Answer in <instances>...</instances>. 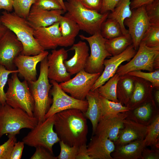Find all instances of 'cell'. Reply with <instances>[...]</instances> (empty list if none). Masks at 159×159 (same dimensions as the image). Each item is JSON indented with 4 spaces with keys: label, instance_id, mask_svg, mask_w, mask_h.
I'll return each instance as SVG.
<instances>
[{
    "label": "cell",
    "instance_id": "6da1fadb",
    "mask_svg": "<svg viewBox=\"0 0 159 159\" xmlns=\"http://www.w3.org/2000/svg\"><path fill=\"white\" fill-rule=\"evenodd\" d=\"M83 112L67 110L55 114L54 127L60 140L71 146L86 144L88 127Z\"/></svg>",
    "mask_w": 159,
    "mask_h": 159
},
{
    "label": "cell",
    "instance_id": "7a4b0ae2",
    "mask_svg": "<svg viewBox=\"0 0 159 159\" xmlns=\"http://www.w3.org/2000/svg\"><path fill=\"white\" fill-rule=\"evenodd\" d=\"M0 19L14 33L22 44L23 49L21 54L34 56L44 51L35 39L34 36L35 29L26 19L18 16L14 12L11 13L4 11L2 12Z\"/></svg>",
    "mask_w": 159,
    "mask_h": 159
},
{
    "label": "cell",
    "instance_id": "3957f363",
    "mask_svg": "<svg viewBox=\"0 0 159 159\" xmlns=\"http://www.w3.org/2000/svg\"><path fill=\"white\" fill-rule=\"evenodd\" d=\"M64 4L67 12L64 16L76 22L80 30L91 35L100 32L102 25L109 13L102 14L87 9L79 0H67Z\"/></svg>",
    "mask_w": 159,
    "mask_h": 159
},
{
    "label": "cell",
    "instance_id": "277c9868",
    "mask_svg": "<svg viewBox=\"0 0 159 159\" xmlns=\"http://www.w3.org/2000/svg\"><path fill=\"white\" fill-rule=\"evenodd\" d=\"M39 76L36 81L28 82L34 101V116L38 123L45 120V115L52 103V99L49 96L52 85L48 77L47 57L40 62Z\"/></svg>",
    "mask_w": 159,
    "mask_h": 159
},
{
    "label": "cell",
    "instance_id": "5b68a950",
    "mask_svg": "<svg viewBox=\"0 0 159 159\" xmlns=\"http://www.w3.org/2000/svg\"><path fill=\"white\" fill-rule=\"evenodd\" d=\"M37 119L20 109L13 108L6 103L0 104V137L5 134L16 135L23 128H33Z\"/></svg>",
    "mask_w": 159,
    "mask_h": 159
},
{
    "label": "cell",
    "instance_id": "8992f818",
    "mask_svg": "<svg viewBox=\"0 0 159 159\" xmlns=\"http://www.w3.org/2000/svg\"><path fill=\"white\" fill-rule=\"evenodd\" d=\"M17 73L11 74L7 81L8 87L5 92L6 103L11 107L20 109L30 116L34 117V101L28 82L21 81Z\"/></svg>",
    "mask_w": 159,
    "mask_h": 159
},
{
    "label": "cell",
    "instance_id": "52a82bcc",
    "mask_svg": "<svg viewBox=\"0 0 159 159\" xmlns=\"http://www.w3.org/2000/svg\"><path fill=\"white\" fill-rule=\"evenodd\" d=\"M159 68V48L148 47L141 42L133 57L127 63L119 66L116 73L121 76L135 70L152 72Z\"/></svg>",
    "mask_w": 159,
    "mask_h": 159
},
{
    "label": "cell",
    "instance_id": "ba28073f",
    "mask_svg": "<svg viewBox=\"0 0 159 159\" xmlns=\"http://www.w3.org/2000/svg\"><path fill=\"white\" fill-rule=\"evenodd\" d=\"M55 115L37 125L22 139L25 144L36 147H43L53 153V146L60 140L54 130Z\"/></svg>",
    "mask_w": 159,
    "mask_h": 159
},
{
    "label": "cell",
    "instance_id": "9c48e42d",
    "mask_svg": "<svg viewBox=\"0 0 159 159\" xmlns=\"http://www.w3.org/2000/svg\"><path fill=\"white\" fill-rule=\"evenodd\" d=\"M79 36L82 40L88 42L90 49L85 70L90 73H102L104 68V61L107 57L112 56L106 49V39L102 36L100 32H97L90 37L82 34Z\"/></svg>",
    "mask_w": 159,
    "mask_h": 159
},
{
    "label": "cell",
    "instance_id": "30bf717a",
    "mask_svg": "<svg viewBox=\"0 0 159 159\" xmlns=\"http://www.w3.org/2000/svg\"><path fill=\"white\" fill-rule=\"evenodd\" d=\"M50 83L52 85L50 90L52 103L45 115V119L58 112L69 109H78L83 113L86 112L88 106L87 100H78L68 95L55 81L50 80Z\"/></svg>",
    "mask_w": 159,
    "mask_h": 159
},
{
    "label": "cell",
    "instance_id": "8fae6325",
    "mask_svg": "<svg viewBox=\"0 0 159 159\" xmlns=\"http://www.w3.org/2000/svg\"><path fill=\"white\" fill-rule=\"evenodd\" d=\"M101 73H90L83 70L76 74L72 79L60 83L59 85L65 92L73 97L85 100L86 96Z\"/></svg>",
    "mask_w": 159,
    "mask_h": 159
},
{
    "label": "cell",
    "instance_id": "7c38bea8",
    "mask_svg": "<svg viewBox=\"0 0 159 159\" xmlns=\"http://www.w3.org/2000/svg\"><path fill=\"white\" fill-rule=\"evenodd\" d=\"M23 46L14 33L9 29L0 39V65L8 70H15V58L21 53Z\"/></svg>",
    "mask_w": 159,
    "mask_h": 159
},
{
    "label": "cell",
    "instance_id": "4fadbf2b",
    "mask_svg": "<svg viewBox=\"0 0 159 159\" xmlns=\"http://www.w3.org/2000/svg\"><path fill=\"white\" fill-rule=\"evenodd\" d=\"M133 10L131 16L125 20L124 24L128 28V33L131 38L133 47L136 50L145 33L150 25L145 6Z\"/></svg>",
    "mask_w": 159,
    "mask_h": 159
},
{
    "label": "cell",
    "instance_id": "5bb4252c",
    "mask_svg": "<svg viewBox=\"0 0 159 159\" xmlns=\"http://www.w3.org/2000/svg\"><path fill=\"white\" fill-rule=\"evenodd\" d=\"M68 57V50L63 48L53 49L49 54L47 56L49 79L62 83L71 79L64 63Z\"/></svg>",
    "mask_w": 159,
    "mask_h": 159
},
{
    "label": "cell",
    "instance_id": "9a60e30c",
    "mask_svg": "<svg viewBox=\"0 0 159 159\" xmlns=\"http://www.w3.org/2000/svg\"><path fill=\"white\" fill-rule=\"evenodd\" d=\"M136 52L132 44L120 54L105 59L103 62L104 70L93 85L91 91L95 90L104 85L116 73L121 64L124 62L129 61Z\"/></svg>",
    "mask_w": 159,
    "mask_h": 159
},
{
    "label": "cell",
    "instance_id": "2e32d148",
    "mask_svg": "<svg viewBox=\"0 0 159 159\" xmlns=\"http://www.w3.org/2000/svg\"><path fill=\"white\" fill-rule=\"evenodd\" d=\"M129 112L101 118L97 124L94 135L105 136L113 142L116 141L118 138L120 130L124 127V120L130 115Z\"/></svg>",
    "mask_w": 159,
    "mask_h": 159
},
{
    "label": "cell",
    "instance_id": "e0dca14e",
    "mask_svg": "<svg viewBox=\"0 0 159 159\" xmlns=\"http://www.w3.org/2000/svg\"><path fill=\"white\" fill-rule=\"evenodd\" d=\"M148 125L138 122L133 118H130L128 116L124 121V127L120 130L117 140L114 142L115 147L135 140L144 139Z\"/></svg>",
    "mask_w": 159,
    "mask_h": 159
},
{
    "label": "cell",
    "instance_id": "ac0fdd59",
    "mask_svg": "<svg viewBox=\"0 0 159 159\" xmlns=\"http://www.w3.org/2000/svg\"><path fill=\"white\" fill-rule=\"evenodd\" d=\"M44 50L34 56H28L21 54L18 55L14 60V64L19 75L28 82L36 81L37 75L36 66L49 54Z\"/></svg>",
    "mask_w": 159,
    "mask_h": 159
},
{
    "label": "cell",
    "instance_id": "d6986e66",
    "mask_svg": "<svg viewBox=\"0 0 159 159\" xmlns=\"http://www.w3.org/2000/svg\"><path fill=\"white\" fill-rule=\"evenodd\" d=\"M64 13L62 10H47L32 5L26 19L35 29L39 27L49 26L59 22Z\"/></svg>",
    "mask_w": 159,
    "mask_h": 159
},
{
    "label": "cell",
    "instance_id": "ffe728a7",
    "mask_svg": "<svg viewBox=\"0 0 159 159\" xmlns=\"http://www.w3.org/2000/svg\"><path fill=\"white\" fill-rule=\"evenodd\" d=\"M34 36L44 50L56 49L60 45L61 34L59 22L49 26L35 29Z\"/></svg>",
    "mask_w": 159,
    "mask_h": 159
},
{
    "label": "cell",
    "instance_id": "44dd1931",
    "mask_svg": "<svg viewBox=\"0 0 159 159\" xmlns=\"http://www.w3.org/2000/svg\"><path fill=\"white\" fill-rule=\"evenodd\" d=\"M69 50L74 51V54L70 59L65 60L64 63L67 71L72 75L85 69L89 55V47L85 42L80 41Z\"/></svg>",
    "mask_w": 159,
    "mask_h": 159
},
{
    "label": "cell",
    "instance_id": "7402d4cb",
    "mask_svg": "<svg viewBox=\"0 0 159 159\" xmlns=\"http://www.w3.org/2000/svg\"><path fill=\"white\" fill-rule=\"evenodd\" d=\"M114 142L101 135H92L87 145V152L92 159H113L111 153L115 149Z\"/></svg>",
    "mask_w": 159,
    "mask_h": 159
},
{
    "label": "cell",
    "instance_id": "603a6c76",
    "mask_svg": "<svg viewBox=\"0 0 159 159\" xmlns=\"http://www.w3.org/2000/svg\"><path fill=\"white\" fill-rule=\"evenodd\" d=\"M145 147L144 139L136 140L115 147L111 155L113 159H142Z\"/></svg>",
    "mask_w": 159,
    "mask_h": 159
},
{
    "label": "cell",
    "instance_id": "cb8c5ba5",
    "mask_svg": "<svg viewBox=\"0 0 159 159\" xmlns=\"http://www.w3.org/2000/svg\"><path fill=\"white\" fill-rule=\"evenodd\" d=\"M61 34L60 46L67 47L72 46L80 29L72 20L62 15L59 21Z\"/></svg>",
    "mask_w": 159,
    "mask_h": 159
},
{
    "label": "cell",
    "instance_id": "d4e9b609",
    "mask_svg": "<svg viewBox=\"0 0 159 159\" xmlns=\"http://www.w3.org/2000/svg\"><path fill=\"white\" fill-rule=\"evenodd\" d=\"M85 99L88 102V106L86 112L83 113L92 123L93 135L101 117L99 94L97 89L93 91L90 90L86 96Z\"/></svg>",
    "mask_w": 159,
    "mask_h": 159
},
{
    "label": "cell",
    "instance_id": "484cf974",
    "mask_svg": "<svg viewBox=\"0 0 159 159\" xmlns=\"http://www.w3.org/2000/svg\"><path fill=\"white\" fill-rule=\"evenodd\" d=\"M131 0H120L113 11L109 13L108 17L113 19L120 24L123 35L128 34V31L124 24L125 20L130 17L132 14L130 8Z\"/></svg>",
    "mask_w": 159,
    "mask_h": 159
},
{
    "label": "cell",
    "instance_id": "4316f807",
    "mask_svg": "<svg viewBox=\"0 0 159 159\" xmlns=\"http://www.w3.org/2000/svg\"><path fill=\"white\" fill-rule=\"evenodd\" d=\"M132 44V41L128 33L111 39H106L105 42L106 49L112 56L120 54Z\"/></svg>",
    "mask_w": 159,
    "mask_h": 159
},
{
    "label": "cell",
    "instance_id": "83f0119b",
    "mask_svg": "<svg viewBox=\"0 0 159 159\" xmlns=\"http://www.w3.org/2000/svg\"><path fill=\"white\" fill-rule=\"evenodd\" d=\"M134 83L130 76L126 74L120 76L117 85V95L121 103L126 104L129 102L133 90Z\"/></svg>",
    "mask_w": 159,
    "mask_h": 159
},
{
    "label": "cell",
    "instance_id": "f1b7e54d",
    "mask_svg": "<svg viewBox=\"0 0 159 159\" xmlns=\"http://www.w3.org/2000/svg\"><path fill=\"white\" fill-rule=\"evenodd\" d=\"M99 102L101 110V118L130 110L128 107L123 105L120 102H115L110 100L100 94Z\"/></svg>",
    "mask_w": 159,
    "mask_h": 159
},
{
    "label": "cell",
    "instance_id": "f546056e",
    "mask_svg": "<svg viewBox=\"0 0 159 159\" xmlns=\"http://www.w3.org/2000/svg\"><path fill=\"white\" fill-rule=\"evenodd\" d=\"M120 76L116 73L106 83L97 89L99 94L110 100L119 102L117 95V87Z\"/></svg>",
    "mask_w": 159,
    "mask_h": 159
},
{
    "label": "cell",
    "instance_id": "4dcf8cb0",
    "mask_svg": "<svg viewBox=\"0 0 159 159\" xmlns=\"http://www.w3.org/2000/svg\"><path fill=\"white\" fill-rule=\"evenodd\" d=\"M100 32L102 36L107 39L123 35L119 23L116 21L108 18L102 24Z\"/></svg>",
    "mask_w": 159,
    "mask_h": 159
},
{
    "label": "cell",
    "instance_id": "1f68e13d",
    "mask_svg": "<svg viewBox=\"0 0 159 159\" xmlns=\"http://www.w3.org/2000/svg\"><path fill=\"white\" fill-rule=\"evenodd\" d=\"M159 136V115L157 114L148 125L146 136L144 139L145 147L155 145Z\"/></svg>",
    "mask_w": 159,
    "mask_h": 159
},
{
    "label": "cell",
    "instance_id": "d6a6232c",
    "mask_svg": "<svg viewBox=\"0 0 159 159\" xmlns=\"http://www.w3.org/2000/svg\"><path fill=\"white\" fill-rule=\"evenodd\" d=\"M146 96V90L144 85L139 81L135 82L133 90L129 100L130 103L127 106L130 110L136 108L138 105L144 101Z\"/></svg>",
    "mask_w": 159,
    "mask_h": 159
},
{
    "label": "cell",
    "instance_id": "836d02e7",
    "mask_svg": "<svg viewBox=\"0 0 159 159\" xmlns=\"http://www.w3.org/2000/svg\"><path fill=\"white\" fill-rule=\"evenodd\" d=\"M141 42L148 47L159 48V26H150L145 33Z\"/></svg>",
    "mask_w": 159,
    "mask_h": 159
},
{
    "label": "cell",
    "instance_id": "e575fe53",
    "mask_svg": "<svg viewBox=\"0 0 159 159\" xmlns=\"http://www.w3.org/2000/svg\"><path fill=\"white\" fill-rule=\"evenodd\" d=\"M35 0H13L14 12L18 16L26 19Z\"/></svg>",
    "mask_w": 159,
    "mask_h": 159
},
{
    "label": "cell",
    "instance_id": "d590c367",
    "mask_svg": "<svg viewBox=\"0 0 159 159\" xmlns=\"http://www.w3.org/2000/svg\"><path fill=\"white\" fill-rule=\"evenodd\" d=\"M145 10L151 26H159V0L146 5Z\"/></svg>",
    "mask_w": 159,
    "mask_h": 159
},
{
    "label": "cell",
    "instance_id": "8d00e7d4",
    "mask_svg": "<svg viewBox=\"0 0 159 159\" xmlns=\"http://www.w3.org/2000/svg\"><path fill=\"white\" fill-rule=\"evenodd\" d=\"M127 75L144 79L149 81L153 87H159V70L154 71L150 72H145L141 70H137L130 72Z\"/></svg>",
    "mask_w": 159,
    "mask_h": 159
},
{
    "label": "cell",
    "instance_id": "74e56055",
    "mask_svg": "<svg viewBox=\"0 0 159 159\" xmlns=\"http://www.w3.org/2000/svg\"><path fill=\"white\" fill-rule=\"evenodd\" d=\"M17 69L9 70L7 69L3 65H0V104L2 105L5 104L6 98L4 87L7 82L9 75L13 73H18Z\"/></svg>",
    "mask_w": 159,
    "mask_h": 159
},
{
    "label": "cell",
    "instance_id": "f35d334b",
    "mask_svg": "<svg viewBox=\"0 0 159 159\" xmlns=\"http://www.w3.org/2000/svg\"><path fill=\"white\" fill-rule=\"evenodd\" d=\"M153 112L152 107L151 104L146 103L135 109L133 113L136 119L133 118L136 120L146 122L151 118Z\"/></svg>",
    "mask_w": 159,
    "mask_h": 159
},
{
    "label": "cell",
    "instance_id": "ab89813d",
    "mask_svg": "<svg viewBox=\"0 0 159 159\" xmlns=\"http://www.w3.org/2000/svg\"><path fill=\"white\" fill-rule=\"evenodd\" d=\"M59 142L60 151L57 157V159H76L79 146H71L61 140Z\"/></svg>",
    "mask_w": 159,
    "mask_h": 159
},
{
    "label": "cell",
    "instance_id": "60d3db41",
    "mask_svg": "<svg viewBox=\"0 0 159 159\" xmlns=\"http://www.w3.org/2000/svg\"><path fill=\"white\" fill-rule=\"evenodd\" d=\"M16 135H8V139L0 145V159H10L13 148L17 142Z\"/></svg>",
    "mask_w": 159,
    "mask_h": 159
},
{
    "label": "cell",
    "instance_id": "b9f144b4",
    "mask_svg": "<svg viewBox=\"0 0 159 159\" xmlns=\"http://www.w3.org/2000/svg\"><path fill=\"white\" fill-rule=\"evenodd\" d=\"M41 9L47 10H63L58 0H35L33 5Z\"/></svg>",
    "mask_w": 159,
    "mask_h": 159
},
{
    "label": "cell",
    "instance_id": "7bdbcfd3",
    "mask_svg": "<svg viewBox=\"0 0 159 159\" xmlns=\"http://www.w3.org/2000/svg\"><path fill=\"white\" fill-rule=\"evenodd\" d=\"M35 148V151L30 159H57L53 153L44 148L38 146Z\"/></svg>",
    "mask_w": 159,
    "mask_h": 159
},
{
    "label": "cell",
    "instance_id": "ee69618b",
    "mask_svg": "<svg viewBox=\"0 0 159 159\" xmlns=\"http://www.w3.org/2000/svg\"><path fill=\"white\" fill-rule=\"evenodd\" d=\"M81 4L88 9L100 12L102 0H79Z\"/></svg>",
    "mask_w": 159,
    "mask_h": 159
},
{
    "label": "cell",
    "instance_id": "f6af8a7d",
    "mask_svg": "<svg viewBox=\"0 0 159 159\" xmlns=\"http://www.w3.org/2000/svg\"><path fill=\"white\" fill-rule=\"evenodd\" d=\"M24 144L22 141L16 142L13 148L10 159H20L22 156Z\"/></svg>",
    "mask_w": 159,
    "mask_h": 159
},
{
    "label": "cell",
    "instance_id": "bcb514c9",
    "mask_svg": "<svg viewBox=\"0 0 159 159\" xmlns=\"http://www.w3.org/2000/svg\"><path fill=\"white\" fill-rule=\"evenodd\" d=\"M120 0H102L101 8L100 11L101 13L113 11L116 5Z\"/></svg>",
    "mask_w": 159,
    "mask_h": 159
},
{
    "label": "cell",
    "instance_id": "7dc6e473",
    "mask_svg": "<svg viewBox=\"0 0 159 159\" xmlns=\"http://www.w3.org/2000/svg\"><path fill=\"white\" fill-rule=\"evenodd\" d=\"M158 150H150L144 148L142 153V159H159Z\"/></svg>",
    "mask_w": 159,
    "mask_h": 159
},
{
    "label": "cell",
    "instance_id": "c3c4849f",
    "mask_svg": "<svg viewBox=\"0 0 159 159\" xmlns=\"http://www.w3.org/2000/svg\"><path fill=\"white\" fill-rule=\"evenodd\" d=\"M76 159H92L88 154L86 144L79 146Z\"/></svg>",
    "mask_w": 159,
    "mask_h": 159
},
{
    "label": "cell",
    "instance_id": "681fc988",
    "mask_svg": "<svg viewBox=\"0 0 159 159\" xmlns=\"http://www.w3.org/2000/svg\"><path fill=\"white\" fill-rule=\"evenodd\" d=\"M155 0H131L130 8L133 10L139 7L149 4Z\"/></svg>",
    "mask_w": 159,
    "mask_h": 159
},
{
    "label": "cell",
    "instance_id": "f907efd6",
    "mask_svg": "<svg viewBox=\"0 0 159 159\" xmlns=\"http://www.w3.org/2000/svg\"><path fill=\"white\" fill-rule=\"evenodd\" d=\"M13 0H0V11L1 9L9 12H11L13 9Z\"/></svg>",
    "mask_w": 159,
    "mask_h": 159
},
{
    "label": "cell",
    "instance_id": "816d5d0a",
    "mask_svg": "<svg viewBox=\"0 0 159 159\" xmlns=\"http://www.w3.org/2000/svg\"><path fill=\"white\" fill-rule=\"evenodd\" d=\"M8 29L0 19V39L4 36Z\"/></svg>",
    "mask_w": 159,
    "mask_h": 159
},
{
    "label": "cell",
    "instance_id": "f5cc1de1",
    "mask_svg": "<svg viewBox=\"0 0 159 159\" xmlns=\"http://www.w3.org/2000/svg\"><path fill=\"white\" fill-rule=\"evenodd\" d=\"M155 99L157 102V104L159 105V90H158L157 91L155 94Z\"/></svg>",
    "mask_w": 159,
    "mask_h": 159
},
{
    "label": "cell",
    "instance_id": "db71d44e",
    "mask_svg": "<svg viewBox=\"0 0 159 159\" xmlns=\"http://www.w3.org/2000/svg\"><path fill=\"white\" fill-rule=\"evenodd\" d=\"M59 2L62 6L63 7V10L65 12H66V10L65 8V7L64 4V2L63 1V0H58Z\"/></svg>",
    "mask_w": 159,
    "mask_h": 159
},
{
    "label": "cell",
    "instance_id": "11a10c76",
    "mask_svg": "<svg viewBox=\"0 0 159 159\" xmlns=\"http://www.w3.org/2000/svg\"><path fill=\"white\" fill-rule=\"evenodd\" d=\"M1 138L0 137V138Z\"/></svg>",
    "mask_w": 159,
    "mask_h": 159
},
{
    "label": "cell",
    "instance_id": "9f6ffc18",
    "mask_svg": "<svg viewBox=\"0 0 159 159\" xmlns=\"http://www.w3.org/2000/svg\"></svg>",
    "mask_w": 159,
    "mask_h": 159
}]
</instances>
